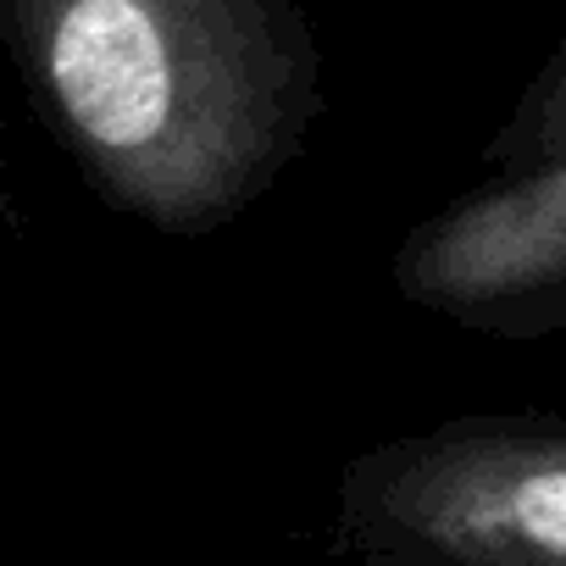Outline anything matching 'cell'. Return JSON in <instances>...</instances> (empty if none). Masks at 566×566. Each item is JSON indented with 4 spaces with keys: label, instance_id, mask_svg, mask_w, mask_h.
Returning <instances> with one entry per match:
<instances>
[{
    "label": "cell",
    "instance_id": "3",
    "mask_svg": "<svg viewBox=\"0 0 566 566\" xmlns=\"http://www.w3.org/2000/svg\"><path fill=\"white\" fill-rule=\"evenodd\" d=\"M389 277L406 306L511 345L566 334V150L422 217Z\"/></svg>",
    "mask_w": 566,
    "mask_h": 566
},
{
    "label": "cell",
    "instance_id": "2",
    "mask_svg": "<svg viewBox=\"0 0 566 566\" xmlns=\"http://www.w3.org/2000/svg\"><path fill=\"white\" fill-rule=\"evenodd\" d=\"M350 566H566V417H455L339 478Z\"/></svg>",
    "mask_w": 566,
    "mask_h": 566
},
{
    "label": "cell",
    "instance_id": "5",
    "mask_svg": "<svg viewBox=\"0 0 566 566\" xmlns=\"http://www.w3.org/2000/svg\"><path fill=\"white\" fill-rule=\"evenodd\" d=\"M12 222V189H7V167H0V228Z\"/></svg>",
    "mask_w": 566,
    "mask_h": 566
},
{
    "label": "cell",
    "instance_id": "4",
    "mask_svg": "<svg viewBox=\"0 0 566 566\" xmlns=\"http://www.w3.org/2000/svg\"><path fill=\"white\" fill-rule=\"evenodd\" d=\"M560 150H566V34L555 40V51L538 62V73L522 84L516 106L505 112V123L483 145V167L522 172V167H538Z\"/></svg>",
    "mask_w": 566,
    "mask_h": 566
},
{
    "label": "cell",
    "instance_id": "1",
    "mask_svg": "<svg viewBox=\"0 0 566 566\" xmlns=\"http://www.w3.org/2000/svg\"><path fill=\"white\" fill-rule=\"evenodd\" d=\"M0 51L78 178L172 239L239 222L328 112L306 0H0Z\"/></svg>",
    "mask_w": 566,
    "mask_h": 566
}]
</instances>
